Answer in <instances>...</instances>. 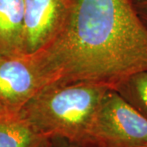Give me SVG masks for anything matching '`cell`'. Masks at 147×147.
Instances as JSON below:
<instances>
[{
  "instance_id": "1",
  "label": "cell",
  "mask_w": 147,
  "mask_h": 147,
  "mask_svg": "<svg viewBox=\"0 0 147 147\" xmlns=\"http://www.w3.org/2000/svg\"><path fill=\"white\" fill-rule=\"evenodd\" d=\"M32 55L45 86L89 82L115 89L147 70V27L130 0H73L61 31Z\"/></svg>"
},
{
  "instance_id": "2",
  "label": "cell",
  "mask_w": 147,
  "mask_h": 147,
  "mask_svg": "<svg viewBox=\"0 0 147 147\" xmlns=\"http://www.w3.org/2000/svg\"><path fill=\"white\" fill-rule=\"evenodd\" d=\"M110 88L89 82L49 84L17 113L43 137H65L82 147L101 100Z\"/></svg>"
},
{
  "instance_id": "3",
  "label": "cell",
  "mask_w": 147,
  "mask_h": 147,
  "mask_svg": "<svg viewBox=\"0 0 147 147\" xmlns=\"http://www.w3.org/2000/svg\"><path fill=\"white\" fill-rule=\"evenodd\" d=\"M84 146L147 147V119L110 88L92 122Z\"/></svg>"
},
{
  "instance_id": "4",
  "label": "cell",
  "mask_w": 147,
  "mask_h": 147,
  "mask_svg": "<svg viewBox=\"0 0 147 147\" xmlns=\"http://www.w3.org/2000/svg\"><path fill=\"white\" fill-rule=\"evenodd\" d=\"M45 87L32 54L0 55V101L17 112Z\"/></svg>"
},
{
  "instance_id": "5",
  "label": "cell",
  "mask_w": 147,
  "mask_h": 147,
  "mask_svg": "<svg viewBox=\"0 0 147 147\" xmlns=\"http://www.w3.org/2000/svg\"><path fill=\"white\" fill-rule=\"evenodd\" d=\"M66 0H25V51L34 54L54 39L67 19Z\"/></svg>"
},
{
  "instance_id": "6",
  "label": "cell",
  "mask_w": 147,
  "mask_h": 147,
  "mask_svg": "<svg viewBox=\"0 0 147 147\" xmlns=\"http://www.w3.org/2000/svg\"><path fill=\"white\" fill-rule=\"evenodd\" d=\"M25 0H0V55L25 51Z\"/></svg>"
},
{
  "instance_id": "7",
  "label": "cell",
  "mask_w": 147,
  "mask_h": 147,
  "mask_svg": "<svg viewBox=\"0 0 147 147\" xmlns=\"http://www.w3.org/2000/svg\"><path fill=\"white\" fill-rule=\"evenodd\" d=\"M44 138L17 112L0 117V147H38Z\"/></svg>"
},
{
  "instance_id": "8",
  "label": "cell",
  "mask_w": 147,
  "mask_h": 147,
  "mask_svg": "<svg viewBox=\"0 0 147 147\" xmlns=\"http://www.w3.org/2000/svg\"><path fill=\"white\" fill-rule=\"evenodd\" d=\"M115 89L147 119V70L132 74Z\"/></svg>"
},
{
  "instance_id": "9",
  "label": "cell",
  "mask_w": 147,
  "mask_h": 147,
  "mask_svg": "<svg viewBox=\"0 0 147 147\" xmlns=\"http://www.w3.org/2000/svg\"><path fill=\"white\" fill-rule=\"evenodd\" d=\"M48 147H81L75 142L61 137H48Z\"/></svg>"
},
{
  "instance_id": "10",
  "label": "cell",
  "mask_w": 147,
  "mask_h": 147,
  "mask_svg": "<svg viewBox=\"0 0 147 147\" xmlns=\"http://www.w3.org/2000/svg\"><path fill=\"white\" fill-rule=\"evenodd\" d=\"M11 113H14V111H12L10 109H8L5 105H3L0 101V117L1 116L6 115H8V114H11Z\"/></svg>"
},
{
  "instance_id": "11",
  "label": "cell",
  "mask_w": 147,
  "mask_h": 147,
  "mask_svg": "<svg viewBox=\"0 0 147 147\" xmlns=\"http://www.w3.org/2000/svg\"><path fill=\"white\" fill-rule=\"evenodd\" d=\"M38 147H48V142L47 138H44Z\"/></svg>"
},
{
  "instance_id": "12",
  "label": "cell",
  "mask_w": 147,
  "mask_h": 147,
  "mask_svg": "<svg viewBox=\"0 0 147 147\" xmlns=\"http://www.w3.org/2000/svg\"><path fill=\"white\" fill-rule=\"evenodd\" d=\"M146 12H147V6H146Z\"/></svg>"
}]
</instances>
